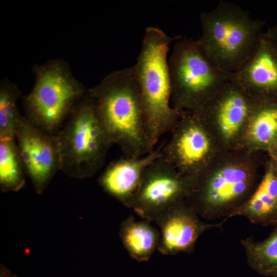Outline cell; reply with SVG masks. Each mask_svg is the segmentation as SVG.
<instances>
[{
	"instance_id": "14",
	"label": "cell",
	"mask_w": 277,
	"mask_h": 277,
	"mask_svg": "<svg viewBox=\"0 0 277 277\" xmlns=\"http://www.w3.org/2000/svg\"><path fill=\"white\" fill-rule=\"evenodd\" d=\"M163 146L142 157H125L111 162L100 176V185L105 192L127 207L138 188L145 170L162 155Z\"/></svg>"
},
{
	"instance_id": "13",
	"label": "cell",
	"mask_w": 277,
	"mask_h": 277,
	"mask_svg": "<svg viewBox=\"0 0 277 277\" xmlns=\"http://www.w3.org/2000/svg\"><path fill=\"white\" fill-rule=\"evenodd\" d=\"M230 81L257 101L277 103V44L266 32Z\"/></svg>"
},
{
	"instance_id": "9",
	"label": "cell",
	"mask_w": 277,
	"mask_h": 277,
	"mask_svg": "<svg viewBox=\"0 0 277 277\" xmlns=\"http://www.w3.org/2000/svg\"><path fill=\"white\" fill-rule=\"evenodd\" d=\"M193 182L182 175L162 155L145 170L128 208L143 220L154 222L173 206L186 201Z\"/></svg>"
},
{
	"instance_id": "22",
	"label": "cell",
	"mask_w": 277,
	"mask_h": 277,
	"mask_svg": "<svg viewBox=\"0 0 277 277\" xmlns=\"http://www.w3.org/2000/svg\"><path fill=\"white\" fill-rule=\"evenodd\" d=\"M266 33L277 44V24L269 28Z\"/></svg>"
},
{
	"instance_id": "3",
	"label": "cell",
	"mask_w": 277,
	"mask_h": 277,
	"mask_svg": "<svg viewBox=\"0 0 277 277\" xmlns=\"http://www.w3.org/2000/svg\"><path fill=\"white\" fill-rule=\"evenodd\" d=\"M181 38L169 36L156 27H148L133 66L154 146L161 136L172 131L183 112L170 105L171 85L167 60L170 44Z\"/></svg>"
},
{
	"instance_id": "1",
	"label": "cell",
	"mask_w": 277,
	"mask_h": 277,
	"mask_svg": "<svg viewBox=\"0 0 277 277\" xmlns=\"http://www.w3.org/2000/svg\"><path fill=\"white\" fill-rule=\"evenodd\" d=\"M259 151H222L194 180L186 201L201 218L229 219L256 188L262 175Z\"/></svg>"
},
{
	"instance_id": "4",
	"label": "cell",
	"mask_w": 277,
	"mask_h": 277,
	"mask_svg": "<svg viewBox=\"0 0 277 277\" xmlns=\"http://www.w3.org/2000/svg\"><path fill=\"white\" fill-rule=\"evenodd\" d=\"M202 29L197 43L205 56L220 70L232 74L254 50L266 22L231 3L220 1L200 14Z\"/></svg>"
},
{
	"instance_id": "12",
	"label": "cell",
	"mask_w": 277,
	"mask_h": 277,
	"mask_svg": "<svg viewBox=\"0 0 277 277\" xmlns=\"http://www.w3.org/2000/svg\"><path fill=\"white\" fill-rule=\"evenodd\" d=\"M227 220L224 219L215 223L203 222L195 209L184 201L170 208L155 221L160 233L157 250L167 255L191 253L202 234L212 228H221Z\"/></svg>"
},
{
	"instance_id": "11",
	"label": "cell",
	"mask_w": 277,
	"mask_h": 277,
	"mask_svg": "<svg viewBox=\"0 0 277 277\" xmlns=\"http://www.w3.org/2000/svg\"><path fill=\"white\" fill-rule=\"evenodd\" d=\"M15 140L26 174L35 191L41 194L60 170L55 135L44 132L22 116Z\"/></svg>"
},
{
	"instance_id": "19",
	"label": "cell",
	"mask_w": 277,
	"mask_h": 277,
	"mask_svg": "<svg viewBox=\"0 0 277 277\" xmlns=\"http://www.w3.org/2000/svg\"><path fill=\"white\" fill-rule=\"evenodd\" d=\"M25 169L15 138L0 139V188L16 192L25 184Z\"/></svg>"
},
{
	"instance_id": "5",
	"label": "cell",
	"mask_w": 277,
	"mask_h": 277,
	"mask_svg": "<svg viewBox=\"0 0 277 277\" xmlns=\"http://www.w3.org/2000/svg\"><path fill=\"white\" fill-rule=\"evenodd\" d=\"M55 135L60 170L76 179L89 177L98 172L113 144L88 92Z\"/></svg>"
},
{
	"instance_id": "16",
	"label": "cell",
	"mask_w": 277,
	"mask_h": 277,
	"mask_svg": "<svg viewBox=\"0 0 277 277\" xmlns=\"http://www.w3.org/2000/svg\"><path fill=\"white\" fill-rule=\"evenodd\" d=\"M277 141V103L259 101L245 126L238 147L267 152Z\"/></svg>"
},
{
	"instance_id": "17",
	"label": "cell",
	"mask_w": 277,
	"mask_h": 277,
	"mask_svg": "<svg viewBox=\"0 0 277 277\" xmlns=\"http://www.w3.org/2000/svg\"><path fill=\"white\" fill-rule=\"evenodd\" d=\"M119 236L131 258L139 262L150 259L157 250L160 240L159 230L150 222L138 221L131 215L122 222Z\"/></svg>"
},
{
	"instance_id": "6",
	"label": "cell",
	"mask_w": 277,
	"mask_h": 277,
	"mask_svg": "<svg viewBox=\"0 0 277 277\" xmlns=\"http://www.w3.org/2000/svg\"><path fill=\"white\" fill-rule=\"evenodd\" d=\"M168 65L172 106L180 111L201 110L231 75L214 66L192 39L178 40Z\"/></svg>"
},
{
	"instance_id": "18",
	"label": "cell",
	"mask_w": 277,
	"mask_h": 277,
	"mask_svg": "<svg viewBox=\"0 0 277 277\" xmlns=\"http://www.w3.org/2000/svg\"><path fill=\"white\" fill-rule=\"evenodd\" d=\"M240 243L253 270L264 276L277 277V225L266 239L258 242L247 238Z\"/></svg>"
},
{
	"instance_id": "21",
	"label": "cell",
	"mask_w": 277,
	"mask_h": 277,
	"mask_svg": "<svg viewBox=\"0 0 277 277\" xmlns=\"http://www.w3.org/2000/svg\"><path fill=\"white\" fill-rule=\"evenodd\" d=\"M267 159L277 167V141L267 152Z\"/></svg>"
},
{
	"instance_id": "20",
	"label": "cell",
	"mask_w": 277,
	"mask_h": 277,
	"mask_svg": "<svg viewBox=\"0 0 277 277\" xmlns=\"http://www.w3.org/2000/svg\"><path fill=\"white\" fill-rule=\"evenodd\" d=\"M19 96L13 84L3 83L0 89V139L15 138L17 124L22 116L16 106Z\"/></svg>"
},
{
	"instance_id": "2",
	"label": "cell",
	"mask_w": 277,
	"mask_h": 277,
	"mask_svg": "<svg viewBox=\"0 0 277 277\" xmlns=\"http://www.w3.org/2000/svg\"><path fill=\"white\" fill-rule=\"evenodd\" d=\"M88 92L113 144L125 157H140L154 150L133 67L111 73Z\"/></svg>"
},
{
	"instance_id": "7",
	"label": "cell",
	"mask_w": 277,
	"mask_h": 277,
	"mask_svg": "<svg viewBox=\"0 0 277 277\" xmlns=\"http://www.w3.org/2000/svg\"><path fill=\"white\" fill-rule=\"evenodd\" d=\"M86 94L67 66L51 62L37 68L34 86L24 100L26 117L42 131L55 135Z\"/></svg>"
},
{
	"instance_id": "8",
	"label": "cell",
	"mask_w": 277,
	"mask_h": 277,
	"mask_svg": "<svg viewBox=\"0 0 277 277\" xmlns=\"http://www.w3.org/2000/svg\"><path fill=\"white\" fill-rule=\"evenodd\" d=\"M163 155L183 176L194 180L222 151L204 120L196 112L183 111Z\"/></svg>"
},
{
	"instance_id": "15",
	"label": "cell",
	"mask_w": 277,
	"mask_h": 277,
	"mask_svg": "<svg viewBox=\"0 0 277 277\" xmlns=\"http://www.w3.org/2000/svg\"><path fill=\"white\" fill-rule=\"evenodd\" d=\"M235 216H243L255 225H277V167L267 158L254 191L229 218Z\"/></svg>"
},
{
	"instance_id": "10",
	"label": "cell",
	"mask_w": 277,
	"mask_h": 277,
	"mask_svg": "<svg viewBox=\"0 0 277 277\" xmlns=\"http://www.w3.org/2000/svg\"><path fill=\"white\" fill-rule=\"evenodd\" d=\"M257 101L230 80L198 112L223 151L238 148Z\"/></svg>"
}]
</instances>
